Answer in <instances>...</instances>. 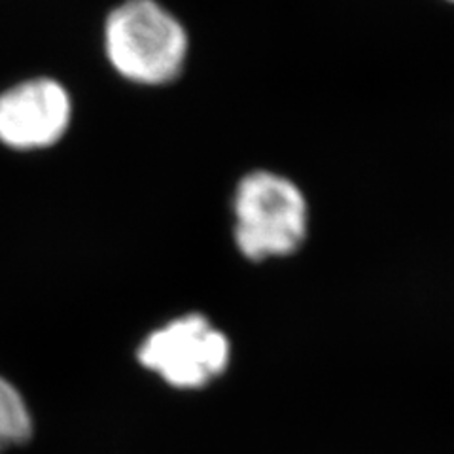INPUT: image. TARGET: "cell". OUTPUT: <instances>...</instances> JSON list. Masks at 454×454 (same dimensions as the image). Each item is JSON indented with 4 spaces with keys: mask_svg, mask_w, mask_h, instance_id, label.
Here are the masks:
<instances>
[{
    "mask_svg": "<svg viewBox=\"0 0 454 454\" xmlns=\"http://www.w3.org/2000/svg\"><path fill=\"white\" fill-rule=\"evenodd\" d=\"M184 25L155 0H125L105 23V50L116 73L140 85H165L180 76L188 57Z\"/></svg>",
    "mask_w": 454,
    "mask_h": 454,
    "instance_id": "1",
    "label": "cell"
},
{
    "mask_svg": "<svg viewBox=\"0 0 454 454\" xmlns=\"http://www.w3.org/2000/svg\"><path fill=\"white\" fill-rule=\"evenodd\" d=\"M233 240L252 262L284 258L300 248L309 230V207L295 184L271 170H254L233 193Z\"/></svg>",
    "mask_w": 454,
    "mask_h": 454,
    "instance_id": "2",
    "label": "cell"
},
{
    "mask_svg": "<svg viewBox=\"0 0 454 454\" xmlns=\"http://www.w3.org/2000/svg\"><path fill=\"white\" fill-rule=\"evenodd\" d=\"M137 360L170 388L201 390L225 373L231 343L201 312H186L142 337Z\"/></svg>",
    "mask_w": 454,
    "mask_h": 454,
    "instance_id": "3",
    "label": "cell"
},
{
    "mask_svg": "<svg viewBox=\"0 0 454 454\" xmlns=\"http://www.w3.org/2000/svg\"><path fill=\"white\" fill-rule=\"evenodd\" d=\"M73 120V101L51 78L25 80L0 93V142L12 150H44L59 142Z\"/></svg>",
    "mask_w": 454,
    "mask_h": 454,
    "instance_id": "4",
    "label": "cell"
},
{
    "mask_svg": "<svg viewBox=\"0 0 454 454\" xmlns=\"http://www.w3.org/2000/svg\"><path fill=\"white\" fill-rule=\"evenodd\" d=\"M33 430L31 407L16 385L0 375V454L27 443L33 437Z\"/></svg>",
    "mask_w": 454,
    "mask_h": 454,
    "instance_id": "5",
    "label": "cell"
},
{
    "mask_svg": "<svg viewBox=\"0 0 454 454\" xmlns=\"http://www.w3.org/2000/svg\"><path fill=\"white\" fill-rule=\"evenodd\" d=\"M449 3H454V0H449Z\"/></svg>",
    "mask_w": 454,
    "mask_h": 454,
    "instance_id": "6",
    "label": "cell"
}]
</instances>
